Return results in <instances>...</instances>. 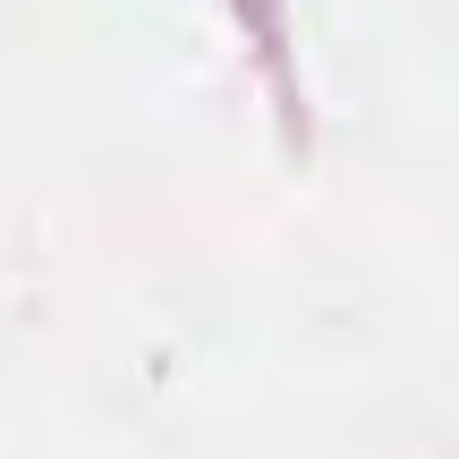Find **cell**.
Wrapping results in <instances>:
<instances>
[]
</instances>
